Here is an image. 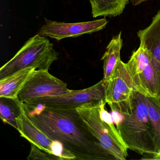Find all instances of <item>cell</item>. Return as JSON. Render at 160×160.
<instances>
[{
	"label": "cell",
	"mask_w": 160,
	"mask_h": 160,
	"mask_svg": "<svg viewBox=\"0 0 160 160\" xmlns=\"http://www.w3.org/2000/svg\"><path fill=\"white\" fill-rule=\"evenodd\" d=\"M129 0H89L92 17H115L122 13Z\"/></svg>",
	"instance_id": "cell-14"
},
{
	"label": "cell",
	"mask_w": 160,
	"mask_h": 160,
	"mask_svg": "<svg viewBox=\"0 0 160 160\" xmlns=\"http://www.w3.org/2000/svg\"><path fill=\"white\" fill-rule=\"evenodd\" d=\"M105 83V100L111 111L123 115L132 114L137 90L125 63L121 60Z\"/></svg>",
	"instance_id": "cell-5"
},
{
	"label": "cell",
	"mask_w": 160,
	"mask_h": 160,
	"mask_svg": "<svg viewBox=\"0 0 160 160\" xmlns=\"http://www.w3.org/2000/svg\"><path fill=\"white\" fill-rule=\"evenodd\" d=\"M130 1L133 6H138L142 2H147L148 0H130Z\"/></svg>",
	"instance_id": "cell-20"
},
{
	"label": "cell",
	"mask_w": 160,
	"mask_h": 160,
	"mask_svg": "<svg viewBox=\"0 0 160 160\" xmlns=\"http://www.w3.org/2000/svg\"><path fill=\"white\" fill-rule=\"evenodd\" d=\"M0 98V117L2 120L17 129L16 118L21 112L19 101L17 99Z\"/></svg>",
	"instance_id": "cell-17"
},
{
	"label": "cell",
	"mask_w": 160,
	"mask_h": 160,
	"mask_svg": "<svg viewBox=\"0 0 160 160\" xmlns=\"http://www.w3.org/2000/svg\"><path fill=\"white\" fill-rule=\"evenodd\" d=\"M122 47V39L120 32L111 39L102 58V60L103 62L102 79L105 82L108 80L117 64L121 61L120 52Z\"/></svg>",
	"instance_id": "cell-13"
},
{
	"label": "cell",
	"mask_w": 160,
	"mask_h": 160,
	"mask_svg": "<svg viewBox=\"0 0 160 160\" xmlns=\"http://www.w3.org/2000/svg\"><path fill=\"white\" fill-rule=\"evenodd\" d=\"M46 37L38 34L29 39L15 55L0 69V79L28 67L48 70L59 53Z\"/></svg>",
	"instance_id": "cell-3"
},
{
	"label": "cell",
	"mask_w": 160,
	"mask_h": 160,
	"mask_svg": "<svg viewBox=\"0 0 160 160\" xmlns=\"http://www.w3.org/2000/svg\"><path fill=\"white\" fill-rule=\"evenodd\" d=\"M137 36L140 44L160 62V10L154 16L148 27L138 32Z\"/></svg>",
	"instance_id": "cell-12"
},
{
	"label": "cell",
	"mask_w": 160,
	"mask_h": 160,
	"mask_svg": "<svg viewBox=\"0 0 160 160\" xmlns=\"http://www.w3.org/2000/svg\"><path fill=\"white\" fill-rule=\"evenodd\" d=\"M108 23V21L105 18L74 23L49 21L46 19V24L42 26L38 34L60 41L100 31L106 28Z\"/></svg>",
	"instance_id": "cell-8"
},
{
	"label": "cell",
	"mask_w": 160,
	"mask_h": 160,
	"mask_svg": "<svg viewBox=\"0 0 160 160\" xmlns=\"http://www.w3.org/2000/svg\"><path fill=\"white\" fill-rule=\"evenodd\" d=\"M22 104L34 124L50 139L61 142L76 160H116L92 134L76 108Z\"/></svg>",
	"instance_id": "cell-1"
},
{
	"label": "cell",
	"mask_w": 160,
	"mask_h": 160,
	"mask_svg": "<svg viewBox=\"0 0 160 160\" xmlns=\"http://www.w3.org/2000/svg\"><path fill=\"white\" fill-rule=\"evenodd\" d=\"M105 83L103 79L89 88L82 90H71L70 94L43 97L22 103L29 105H42L53 108H77L92 102L105 100Z\"/></svg>",
	"instance_id": "cell-7"
},
{
	"label": "cell",
	"mask_w": 160,
	"mask_h": 160,
	"mask_svg": "<svg viewBox=\"0 0 160 160\" xmlns=\"http://www.w3.org/2000/svg\"><path fill=\"white\" fill-rule=\"evenodd\" d=\"M152 58L151 53L140 44L138 49L133 52L129 61L125 64L133 83Z\"/></svg>",
	"instance_id": "cell-15"
},
{
	"label": "cell",
	"mask_w": 160,
	"mask_h": 160,
	"mask_svg": "<svg viewBox=\"0 0 160 160\" xmlns=\"http://www.w3.org/2000/svg\"><path fill=\"white\" fill-rule=\"evenodd\" d=\"M67 84L51 75L48 70H35L18 93L21 103L43 97L70 94Z\"/></svg>",
	"instance_id": "cell-6"
},
{
	"label": "cell",
	"mask_w": 160,
	"mask_h": 160,
	"mask_svg": "<svg viewBox=\"0 0 160 160\" xmlns=\"http://www.w3.org/2000/svg\"><path fill=\"white\" fill-rule=\"evenodd\" d=\"M19 106L21 112L16 118L17 130L20 133L21 136L27 139L31 144L53 154L51 144L54 140L50 139L34 124L28 116L24 106L20 102Z\"/></svg>",
	"instance_id": "cell-9"
},
{
	"label": "cell",
	"mask_w": 160,
	"mask_h": 160,
	"mask_svg": "<svg viewBox=\"0 0 160 160\" xmlns=\"http://www.w3.org/2000/svg\"><path fill=\"white\" fill-rule=\"evenodd\" d=\"M138 92L148 97L160 98V62L154 58L145 66L134 83Z\"/></svg>",
	"instance_id": "cell-10"
},
{
	"label": "cell",
	"mask_w": 160,
	"mask_h": 160,
	"mask_svg": "<svg viewBox=\"0 0 160 160\" xmlns=\"http://www.w3.org/2000/svg\"><path fill=\"white\" fill-rule=\"evenodd\" d=\"M144 98L154 130L155 153H160V100L145 95Z\"/></svg>",
	"instance_id": "cell-16"
},
{
	"label": "cell",
	"mask_w": 160,
	"mask_h": 160,
	"mask_svg": "<svg viewBox=\"0 0 160 160\" xmlns=\"http://www.w3.org/2000/svg\"><path fill=\"white\" fill-rule=\"evenodd\" d=\"M141 160H160V153L144 154Z\"/></svg>",
	"instance_id": "cell-19"
},
{
	"label": "cell",
	"mask_w": 160,
	"mask_h": 160,
	"mask_svg": "<svg viewBox=\"0 0 160 160\" xmlns=\"http://www.w3.org/2000/svg\"><path fill=\"white\" fill-rule=\"evenodd\" d=\"M100 101L86 103L77 108V110L104 148L116 160H125L128 148L118 131L112 130L100 118Z\"/></svg>",
	"instance_id": "cell-4"
},
{
	"label": "cell",
	"mask_w": 160,
	"mask_h": 160,
	"mask_svg": "<svg viewBox=\"0 0 160 160\" xmlns=\"http://www.w3.org/2000/svg\"><path fill=\"white\" fill-rule=\"evenodd\" d=\"M35 70L28 67L0 79V98L17 99L19 92Z\"/></svg>",
	"instance_id": "cell-11"
},
{
	"label": "cell",
	"mask_w": 160,
	"mask_h": 160,
	"mask_svg": "<svg viewBox=\"0 0 160 160\" xmlns=\"http://www.w3.org/2000/svg\"><path fill=\"white\" fill-rule=\"evenodd\" d=\"M27 159L29 160H61L59 157L49 153L32 144Z\"/></svg>",
	"instance_id": "cell-18"
},
{
	"label": "cell",
	"mask_w": 160,
	"mask_h": 160,
	"mask_svg": "<svg viewBox=\"0 0 160 160\" xmlns=\"http://www.w3.org/2000/svg\"><path fill=\"white\" fill-rule=\"evenodd\" d=\"M112 117L127 148L141 155L155 153L154 130L143 94L136 92L132 114L112 111Z\"/></svg>",
	"instance_id": "cell-2"
}]
</instances>
